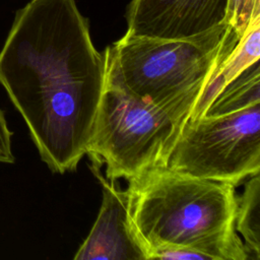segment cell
Returning <instances> with one entry per match:
<instances>
[{
    "label": "cell",
    "mask_w": 260,
    "mask_h": 260,
    "mask_svg": "<svg viewBox=\"0 0 260 260\" xmlns=\"http://www.w3.org/2000/svg\"><path fill=\"white\" fill-rule=\"evenodd\" d=\"M0 84L53 173L75 171L106 85V61L75 0H31L0 50Z\"/></svg>",
    "instance_id": "cell-1"
},
{
    "label": "cell",
    "mask_w": 260,
    "mask_h": 260,
    "mask_svg": "<svg viewBox=\"0 0 260 260\" xmlns=\"http://www.w3.org/2000/svg\"><path fill=\"white\" fill-rule=\"evenodd\" d=\"M130 228L146 260L162 249L249 260L235 228L236 187L156 167L127 181Z\"/></svg>",
    "instance_id": "cell-2"
},
{
    "label": "cell",
    "mask_w": 260,
    "mask_h": 260,
    "mask_svg": "<svg viewBox=\"0 0 260 260\" xmlns=\"http://www.w3.org/2000/svg\"><path fill=\"white\" fill-rule=\"evenodd\" d=\"M238 40L226 22L187 39L125 32L103 52L106 76L126 91L151 104L191 101L195 105Z\"/></svg>",
    "instance_id": "cell-3"
},
{
    "label": "cell",
    "mask_w": 260,
    "mask_h": 260,
    "mask_svg": "<svg viewBox=\"0 0 260 260\" xmlns=\"http://www.w3.org/2000/svg\"><path fill=\"white\" fill-rule=\"evenodd\" d=\"M194 103L155 105L107 78L86 147L93 165L106 166L108 180L126 181L167 167Z\"/></svg>",
    "instance_id": "cell-4"
},
{
    "label": "cell",
    "mask_w": 260,
    "mask_h": 260,
    "mask_svg": "<svg viewBox=\"0 0 260 260\" xmlns=\"http://www.w3.org/2000/svg\"><path fill=\"white\" fill-rule=\"evenodd\" d=\"M168 168L237 187L260 173V103L231 114L188 120Z\"/></svg>",
    "instance_id": "cell-5"
},
{
    "label": "cell",
    "mask_w": 260,
    "mask_h": 260,
    "mask_svg": "<svg viewBox=\"0 0 260 260\" xmlns=\"http://www.w3.org/2000/svg\"><path fill=\"white\" fill-rule=\"evenodd\" d=\"M228 0H131L126 32L160 39H187L225 23Z\"/></svg>",
    "instance_id": "cell-6"
},
{
    "label": "cell",
    "mask_w": 260,
    "mask_h": 260,
    "mask_svg": "<svg viewBox=\"0 0 260 260\" xmlns=\"http://www.w3.org/2000/svg\"><path fill=\"white\" fill-rule=\"evenodd\" d=\"M90 170L103 188L99 215L87 238L77 250L75 260H146V255L134 236L129 222L128 194L116 181L106 179L101 167Z\"/></svg>",
    "instance_id": "cell-7"
},
{
    "label": "cell",
    "mask_w": 260,
    "mask_h": 260,
    "mask_svg": "<svg viewBox=\"0 0 260 260\" xmlns=\"http://www.w3.org/2000/svg\"><path fill=\"white\" fill-rule=\"evenodd\" d=\"M260 57V4L254 9L244 34L211 75L194 105L189 120L201 118L218 92Z\"/></svg>",
    "instance_id": "cell-8"
},
{
    "label": "cell",
    "mask_w": 260,
    "mask_h": 260,
    "mask_svg": "<svg viewBox=\"0 0 260 260\" xmlns=\"http://www.w3.org/2000/svg\"><path fill=\"white\" fill-rule=\"evenodd\" d=\"M259 103L260 65L258 61L230 81L214 98L202 117L226 115Z\"/></svg>",
    "instance_id": "cell-9"
},
{
    "label": "cell",
    "mask_w": 260,
    "mask_h": 260,
    "mask_svg": "<svg viewBox=\"0 0 260 260\" xmlns=\"http://www.w3.org/2000/svg\"><path fill=\"white\" fill-rule=\"evenodd\" d=\"M237 233L243 238V244L249 260L260 259V176L256 174L245 182L241 196H237L235 217Z\"/></svg>",
    "instance_id": "cell-10"
},
{
    "label": "cell",
    "mask_w": 260,
    "mask_h": 260,
    "mask_svg": "<svg viewBox=\"0 0 260 260\" xmlns=\"http://www.w3.org/2000/svg\"><path fill=\"white\" fill-rule=\"evenodd\" d=\"M260 0H228L225 22L240 38L247 28L254 9Z\"/></svg>",
    "instance_id": "cell-11"
},
{
    "label": "cell",
    "mask_w": 260,
    "mask_h": 260,
    "mask_svg": "<svg viewBox=\"0 0 260 260\" xmlns=\"http://www.w3.org/2000/svg\"><path fill=\"white\" fill-rule=\"evenodd\" d=\"M12 135L5 113L0 109V164H13L15 160L12 152Z\"/></svg>",
    "instance_id": "cell-12"
}]
</instances>
